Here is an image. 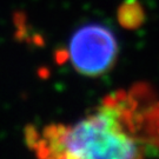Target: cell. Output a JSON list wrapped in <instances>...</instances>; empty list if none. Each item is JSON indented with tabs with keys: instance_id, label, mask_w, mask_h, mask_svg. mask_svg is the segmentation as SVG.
<instances>
[{
	"instance_id": "6da1fadb",
	"label": "cell",
	"mask_w": 159,
	"mask_h": 159,
	"mask_svg": "<svg viewBox=\"0 0 159 159\" xmlns=\"http://www.w3.org/2000/svg\"><path fill=\"white\" fill-rule=\"evenodd\" d=\"M132 94L107 97L72 124H53L40 134L34 129L26 144L39 157L142 158L159 156V105L139 107Z\"/></svg>"
},
{
	"instance_id": "7a4b0ae2",
	"label": "cell",
	"mask_w": 159,
	"mask_h": 159,
	"mask_svg": "<svg viewBox=\"0 0 159 159\" xmlns=\"http://www.w3.org/2000/svg\"><path fill=\"white\" fill-rule=\"evenodd\" d=\"M119 45L108 26L89 23L77 29L68 41V58L81 75L97 78L111 71L117 61Z\"/></svg>"
},
{
	"instance_id": "3957f363",
	"label": "cell",
	"mask_w": 159,
	"mask_h": 159,
	"mask_svg": "<svg viewBox=\"0 0 159 159\" xmlns=\"http://www.w3.org/2000/svg\"><path fill=\"white\" fill-rule=\"evenodd\" d=\"M119 24L127 30L140 27L145 20V12L139 0H124L117 11Z\"/></svg>"
}]
</instances>
